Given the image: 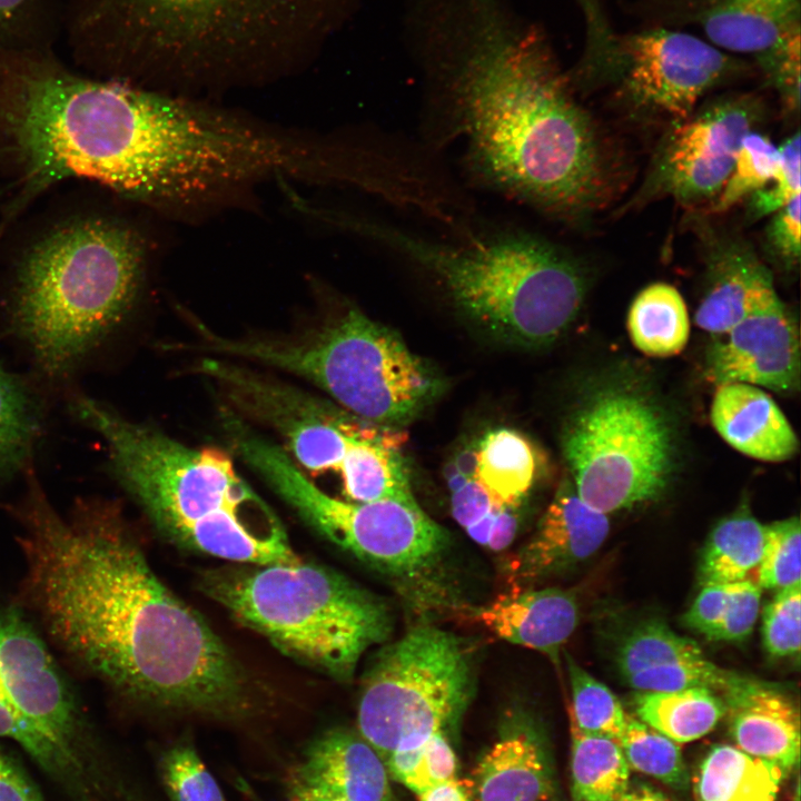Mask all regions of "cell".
Instances as JSON below:
<instances>
[{
	"label": "cell",
	"instance_id": "obj_52",
	"mask_svg": "<svg viewBox=\"0 0 801 801\" xmlns=\"http://www.w3.org/2000/svg\"><path fill=\"white\" fill-rule=\"evenodd\" d=\"M458 472L469 481H476L477 473V445L466 447L458 452L452 459Z\"/></svg>",
	"mask_w": 801,
	"mask_h": 801
},
{
	"label": "cell",
	"instance_id": "obj_28",
	"mask_svg": "<svg viewBox=\"0 0 801 801\" xmlns=\"http://www.w3.org/2000/svg\"><path fill=\"white\" fill-rule=\"evenodd\" d=\"M633 706L639 720L676 743L704 736L725 715L721 695L705 686L665 692L636 691Z\"/></svg>",
	"mask_w": 801,
	"mask_h": 801
},
{
	"label": "cell",
	"instance_id": "obj_30",
	"mask_svg": "<svg viewBox=\"0 0 801 801\" xmlns=\"http://www.w3.org/2000/svg\"><path fill=\"white\" fill-rule=\"evenodd\" d=\"M626 324L633 345L653 357L679 354L690 335L685 301L679 290L666 283L650 284L634 297Z\"/></svg>",
	"mask_w": 801,
	"mask_h": 801
},
{
	"label": "cell",
	"instance_id": "obj_22",
	"mask_svg": "<svg viewBox=\"0 0 801 801\" xmlns=\"http://www.w3.org/2000/svg\"><path fill=\"white\" fill-rule=\"evenodd\" d=\"M710 417L734 449L763 462H783L799 448L798 437L772 397L760 387L729 383L716 386Z\"/></svg>",
	"mask_w": 801,
	"mask_h": 801
},
{
	"label": "cell",
	"instance_id": "obj_53",
	"mask_svg": "<svg viewBox=\"0 0 801 801\" xmlns=\"http://www.w3.org/2000/svg\"><path fill=\"white\" fill-rule=\"evenodd\" d=\"M496 507H494L488 514L476 521L465 530L468 536L476 543L486 546L491 530L495 517Z\"/></svg>",
	"mask_w": 801,
	"mask_h": 801
},
{
	"label": "cell",
	"instance_id": "obj_37",
	"mask_svg": "<svg viewBox=\"0 0 801 801\" xmlns=\"http://www.w3.org/2000/svg\"><path fill=\"white\" fill-rule=\"evenodd\" d=\"M758 585L781 590L801 583V525L798 516L767 525V537L758 565Z\"/></svg>",
	"mask_w": 801,
	"mask_h": 801
},
{
	"label": "cell",
	"instance_id": "obj_18",
	"mask_svg": "<svg viewBox=\"0 0 801 801\" xmlns=\"http://www.w3.org/2000/svg\"><path fill=\"white\" fill-rule=\"evenodd\" d=\"M615 664L625 683L642 692L691 686L720 692L731 678V671L710 661L694 640L659 620L641 622L623 636Z\"/></svg>",
	"mask_w": 801,
	"mask_h": 801
},
{
	"label": "cell",
	"instance_id": "obj_4",
	"mask_svg": "<svg viewBox=\"0 0 801 801\" xmlns=\"http://www.w3.org/2000/svg\"><path fill=\"white\" fill-rule=\"evenodd\" d=\"M118 201L97 187L66 197L27 214L0 244L9 328L50 377L72 370L146 288L151 243Z\"/></svg>",
	"mask_w": 801,
	"mask_h": 801
},
{
	"label": "cell",
	"instance_id": "obj_3",
	"mask_svg": "<svg viewBox=\"0 0 801 801\" xmlns=\"http://www.w3.org/2000/svg\"><path fill=\"white\" fill-rule=\"evenodd\" d=\"M356 0H59L72 65L195 96L267 83L320 53Z\"/></svg>",
	"mask_w": 801,
	"mask_h": 801
},
{
	"label": "cell",
	"instance_id": "obj_5",
	"mask_svg": "<svg viewBox=\"0 0 801 801\" xmlns=\"http://www.w3.org/2000/svg\"><path fill=\"white\" fill-rule=\"evenodd\" d=\"M68 408L101 436L116 479L171 545L228 563L301 558L275 511L222 451L182 444L80 393H71Z\"/></svg>",
	"mask_w": 801,
	"mask_h": 801
},
{
	"label": "cell",
	"instance_id": "obj_27",
	"mask_svg": "<svg viewBox=\"0 0 801 801\" xmlns=\"http://www.w3.org/2000/svg\"><path fill=\"white\" fill-rule=\"evenodd\" d=\"M536 467L533 444L515 429H492L477 445L476 481L496 508L520 505L534 483Z\"/></svg>",
	"mask_w": 801,
	"mask_h": 801
},
{
	"label": "cell",
	"instance_id": "obj_33",
	"mask_svg": "<svg viewBox=\"0 0 801 801\" xmlns=\"http://www.w3.org/2000/svg\"><path fill=\"white\" fill-rule=\"evenodd\" d=\"M630 769L650 775L674 790H685L689 772L679 743L639 719L626 716L617 740Z\"/></svg>",
	"mask_w": 801,
	"mask_h": 801
},
{
	"label": "cell",
	"instance_id": "obj_29",
	"mask_svg": "<svg viewBox=\"0 0 801 801\" xmlns=\"http://www.w3.org/2000/svg\"><path fill=\"white\" fill-rule=\"evenodd\" d=\"M765 537L767 525L746 505L721 520L708 536L699 560L700 585L746 580L760 563Z\"/></svg>",
	"mask_w": 801,
	"mask_h": 801
},
{
	"label": "cell",
	"instance_id": "obj_24",
	"mask_svg": "<svg viewBox=\"0 0 801 801\" xmlns=\"http://www.w3.org/2000/svg\"><path fill=\"white\" fill-rule=\"evenodd\" d=\"M471 785L475 801H545L553 794L547 755L527 730L497 741L477 764Z\"/></svg>",
	"mask_w": 801,
	"mask_h": 801
},
{
	"label": "cell",
	"instance_id": "obj_41",
	"mask_svg": "<svg viewBox=\"0 0 801 801\" xmlns=\"http://www.w3.org/2000/svg\"><path fill=\"white\" fill-rule=\"evenodd\" d=\"M801 195V140L797 131L779 146V164L773 179L749 196L746 217L760 219L774 214Z\"/></svg>",
	"mask_w": 801,
	"mask_h": 801
},
{
	"label": "cell",
	"instance_id": "obj_48",
	"mask_svg": "<svg viewBox=\"0 0 801 801\" xmlns=\"http://www.w3.org/2000/svg\"><path fill=\"white\" fill-rule=\"evenodd\" d=\"M514 508H496L493 526L491 530L487 547L494 552H502L507 548L515 538L518 521Z\"/></svg>",
	"mask_w": 801,
	"mask_h": 801
},
{
	"label": "cell",
	"instance_id": "obj_32",
	"mask_svg": "<svg viewBox=\"0 0 801 801\" xmlns=\"http://www.w3.org/2000/svg\"><path fill=\"white\" fill-rule=\"evenodd\" d=\"M41 409L30 386L0 363V479L31 466Z\"/></svg>",
	"mask_w": 801,
	"mask_h": 801
},
{
	"label": "cell",
	"instance_id": "obj_10",
	"mask_svg": "<svg viewBox=\"0 0 801 801\" xmlns=\"http://www.w3.org/2000/svg\"><path fill=\"white\" fill-rule=\"evenodd\" d=\"M562 451L580 498L603 514L660 498L676 471V433L666 408L641 382L609 377L571 413Z\"/></svg>",
	"mask_w": 801,
	"mask_h": 801
},
{
	"label": "cell",
	"instance_id": "obj_46",
	"mask_svg": "<svg viewBox=\"0 0 801 801\" xmlns=\"http://www.w3.org/2000/svg\"><path fill=\"white\" fill-rule=\"evenodd\" d=\"M494 507L486 490L475 479L452 493V515L464 528L481 520Z\"/></svg>",
	"mask_w": 801,
	"mask_h": 801
},
{
	"label": "cell",
	"instance_id": "obj_31",
	"mask_svg": "<svg viewBox=\"0 0 801 801\" xmlns=\"http://www.w3.org/2000/svg\"><path fill=\"white\" fill-rule=\"evenodd\" d=\"M571 726V793L574 801H617L630 784V767L616 740Z\"/></svg>",
	"mask_w": 801,
	"mask_h": 801
},
{
	"label": "cell",
	"instance_id": "obj_51",
	"mask_svg": "<svg viewBox=\"0 0 801 801\" xmlns=\"http://www.w3.org/2000/svg\"><path fill=\"white\" fill-rule=\"evenodd\" d=\"M617 801H674L656 788L644 782L629 784Z\"/></svg>",
	"mask_w": 801,
	"mask_h": 801
},
{
	"label": "cell",
	"instance_id": "obj_42",
	"mask_svg": "<svg viewBox=\"0 0 801 801\" xmlns=\"http://www.w3.org/2000/svg\"><path fill=\"white\" fill-rule=\"evenodd\" d=\"M761 590L756 582L749 578L735 582L720 621L706 637L722 642L745 640L759 615Z\"/></svg>",
	"mask_w": 801,
	"mask_h": 801
},
{
	"label": "cell",
	"instance_id": "obj_44",
	"mask_svg": "<svg viewBox=\"0 0 801 801\" xmlns=\"http://www.w3.org/2000/svg\"><path fill=\"white\" fill-rule=\"evenodd\" d=\"M800 196L774 212L765 228L764 245L768 254L781 268L798 267L801 256Z\"/></svg>",
	"mask_w": 801,
	"mask_h": 801
},
{
	"label": "cell",
	"instance_id": "obj_7",
	"mask_svg": "<svg viewBox=\"0 0 801 801\" xmlns=\"http://www.w3.org/2000/svg\"><path fill=\"white\" fill-rule=\"evenodd\" d=\"M197 586L284 655L343 683L393 627L382 597L314 561L228 563L200 572Z\"/></svg>",
	"mask_w": 801,
	"mask_h": 801
},
{
	"label": "cell",
	"instance_id": "obj_45",
	"mask_svg": "<svg viewBox=\"0 0 801 801\" xmlns=\"http://www.w3.org/2000/svg\"><path fill=\"white\" fill-rule=\"evenodd\" d=\"M734 583L710 584L701 591L684 614V623L705 637L720 621Z\"/></svg>",
	"mask_w": 801,
	"mask_h": 801
},
{
	"label": "cell",
	"instance_id": "obj_12",
	"mask_svg": "<svg viewBox=\"0 0 801 801\" xmlns=\"http://www.w3.org/2000/svg\"><path fill=\"white\" fill-rule=\"evenodd\" d=\"M79 725L76 694L40 634L18 609L0 610V738L60 771Z\"/></svg>",
	"mask_w": 801,
	"mask_h": 801
},
{
	"label": "cell",
	"instance_id": "obj_21",
	"mask_svg": "<svg viewBox=\"0 0 801 801\" xmlns=\"http://www.w3.org/2000/svg\"><path fill=\"white\" fill-rule=\"evenodd\" d=\"M468 613L497 637L537 651L555 665L580 617L575 594L557 587L513 590Z\"/></svg>",
	"mask_w": 801,
	"mask_h": 801
},
{
	"label": "cell",
	"instance_id": "obj_20",
	"mask_svg": "<svg viewBox=\"0 0 801 801\" xmlns=\"http://www.w3.org/2000/svg\"><path fill=\"white\" fill-rule=\"evenodd\" d=\"M720 695L735 746L789 772L800 750V715L790 696L740 674Z\"/></svg>",
	"mask_w": 801,
	"mask_h": 801
},
{
	"label": "cell",
	"instance_id": "obj_15",
	"mask_svg": "<svg viewBox=\"0 0 801 801\" xmlns=\"http://www.w3.org/2000/svg\"><path fill=\"white\" fill-rule=\"evenodd\" d=\"M720 336L705 355L710 382L716 386L742 383L780 393L799 389V332L779 297Z\"/></svg>",
	"mask_w": 801,
	"mask_h": 801
},
{
	"label": "cell",
	"instance_id": "obj_34",
	"mask_svg": "<svg viewBox=\"0 0 801 801\" xmlns=\"http://www.w3.org/2000/svg\"><path fill=\"white\" fill-rule=\"evenodd\" d=\"M572 693L570 720L589 734L619 740L626 716L620 700L602 682L585 671L567 652H564Z\"/></svg>",
	"mask_w": 801,
	"mask_h": 801
},
{
	"label": "cell",
	"instance_id": "obj_36",
	"mask_svg": "<svg viewBox=\"0 0 801 801\" xmlns=\"http://www.w3.org/2000/svg\"><path fill=\"white\" fill-rule=\"evenodd\" d=\"M59 38L58 0H0V50L55 48Z\"/></svg>",
	"mask_w": 801,
	"mask_h": 801
},
{
	"label": "cell",
	"instance_id": "obj_14",
	"mask_svg": "<svg viewBox=\"0 0 801 801\" xmlns=\"http://www.w3.org/2000/svg\"><path fill=\"white\" fill-rule=\"evenodd\" d=\"M763 107L751 93L706 102L661 140L637 204L670 197L683 205L714 199L728 180L742 138L755 130Z\"/></svg>",
	"mask_w": 801,
	"mask_h": 801
},
{
	"label": "cell",
	"instance_id": "obj_25",
	"mask_svg": "<svg viewBox=\"0 0 801 801\" xmlns=\"http://www.w3.org/2000/svg\"><path fill=\"white\" fill-rule=\"evenodd\" d=\"M399 435L372 426L354 442L338 474L352 502L394 501L419 507L409 485L406 464L397 451Z\"/></svg>",
	"mask_w": 801,
	"mask_h": 801
},
{
	"label": "cell",
	"instance_id": "obj_11",
	"mask_svg": "<svg viewBox=\"0 0 801 801\" xmlns=\"http://www.w3.org/2000/svg\"><path fill=\"white\" fill-rule=\"evenodd\" d=\"M474 685L471 643L418 623L372 656L360 682L357 732L383 760L419 746L457 720Z\"/></svg>",
	"mask_w": 801,
	"mask_h": 801
},
{
	"label": "cell",
	"instance_id": "obj_16",
	"mask_svg": "<svg viewBox=\"0 0 801 801\" xmlns=\"http://www.w3.org/2000/svg\"><path fill=\"white\" fill-rule=\"evenodd\" d=\"M651 20L692 24L709 43L733 55L751 57L801 28L800 0H635Z\"/></svg>",
	"mask_w": 801,
	"mask_h": 801
},
{
	"label": "cell",
	"instance_id": "obj_35",
	"mask_svg": "<svg viewBox=\"0 0 801 801\" xmlns=\"http://www.w3.org/2000/svg\"><path fill=\"white\" fill-rule=\"evenodd\" d=\"M779 164V147L771 139L751 130L741 140L731 174L710 212H722L762 189L774 177Z\"/></svg>",
	"mask_w": 801,
	"mask_h": 801
},
{
	"label": "cell",
	"instance_id": "obj_13",
	"mask_svg": "<svg viewBox=\"0 0 801 801\" xmlns=\"http://www.w3.org/2000/svg\"><path fill=\"white\" fill-rule=\"evenodd\" d=\"M620 67L611 83L633 110L688 118L712 89L739 80L752 67L692 33L654 27L620 36Z\"/></svg>",
	"mask_w": 801,
	"mask_h": 801
},
{
	"label": "cell",
	"instance_id": "obj_43",
	"mask_svg": "<svg viewBox=\"0 0 801 801\" xmlns=\"http://www.w3.org/2000/svg\"><path fill=\"white\" fill-rule=\"evenodd\" d=\"M456 771V755L444 732L439 731L418 746L414 768L402 783L419 794L438 783L455 779Z\"/></svg>",
	"mask_w": 801,
	"mask_h": 801
},
{
	"label": "cell",
	"instance_id": "obj_19",
	"mask_svg": "<svg viewBox=\"0 0 801 801\" xmlns=\"http://www.w3.org/2000/svg\"><path fill=\"white\" fill-rule=\"evenodd\" d=\"M708 240L706 287L694 319L701 329L720 336L779 296L770 270L746 243Z\"/></svg>",
	"mask_w": 801,
	"mask_h": 801
},
{
	"label": "cell",
	"instance_id": "obj_40",
	"mask_svg": "<svg viewBox=\"0 0 801 801\" xmlns=\"http://www.w3.org/2000/svg\"><path fill=\"white\" fill-rule=\"evenodd\" d=\"M752 58L765 82L779 95L784 108L789 111H798L801 80V28L787 33Z\"/></svg>",
	"mask_w": 801,
	"mask_h": 801
},
{
	"label": "cell",
	"instance_id": "obj_2",
	"mask_svg": "<svg viewBox=\"0 0 801 801\" xmlns=\"http://www.w3.org/2000/svg\"><path fill=\"white\" fill-rule=\"evenodd\" d=\"M449 89L472 165L492 186L575 221L610 190L604 144L542 37L472 0Z\"/></svg>",
	"mask_w": 801,
	"mask_h": 801
},
{
	"label": "cell",
	"instance_id": "obj_1",
	"mask_svg": "<svg viewBox=\"0 0 801 801\" xmlns=\"http://www.w3.org/2000/svg\"><path fill=\"white\" fill-rule=\"evenodd\" d=\"M7 506L18 525L22 595L47 635L85 671L135 703L214 718L254 705L239 659L151 568L116 503L78 498L60 513L33 467Z\"/></svg>",
	"mask_w": 801,
	"mask_h": 801
},
{
	"label": "cell",
	"instance_id": "obj_47",
	"mask_svg": "<svg viewBox=\"0 0 801 801\" xmlns=\"http://www.w3.org/2000/svg\"><path fill=\"white\" fill-rule=\"evenodd\" d=\"M0 801H42L32 784L1 749Z\"/></svg>",
	"mask_w": 801,
	"mask_h": 801
},
{
	"label": "cell",
	"instance_id": "obj_38",
	"mask_svg": "<svg viewBox=\"0 0 801 801\" xmlns=\"http://www.w3.org/2000/svg\"><path fill=\"white\" fill-rule=\"evenodd\" d=\"M160 773L170 801H226L217 781L187 742L165 752Z\"/></svg>",
	"mask_w": 801,
	"mask_h": 801
},
{
	"label": "cell",
	"instance_id": "obj_50",
	"mask_svg": "<svg viewBox=\"0 0 801 801\" xmlns=\"http://www.w3.org/2000/svg\"><path fill=\"white\" fill-rule=\"evenodd\" d=\"M294 801H349L343 795L322 785L307 783L294 778Z\"/></svg>",
	"mask_w": 801,
	"mask_h": 801
},
{
	"label": "cell",
	"instance_id": "obj_26",
	"mask_svg": "<svg viewBox=\"0 0 801 801\" xmlns=\"http://www.w3.org/2000/svg\"><path fill=\"white\" fill-rule=\"evenodd\" d=\"M785 772L735 745H713L700 764L698 801H775Z\"/></svg>",
	"mask_w": 801,
	"mask_h": 801
},
{
	"label": "cell",
	"instance_id": "obj_9",
	"mask_svg": "<svg viewBox=\"0 0 801 801\" xmlns=\"http://www.w3.org/2000/svg\"><path fill=\"white\" fill-rule=\"evenodd\" d=\"M200 329L205 343L188 349L293 374L372 424L408 423L434 400L442 386L435 370L395 332L357 308L295 338H226Z\"/></svg>",
	"mask_w": 801,
	"mask_h": 801
},
{
	"label": "cell",
	"instance_id": "obj_54",
	"mask_svg": "<svg viewBox=\"0 0 801 801\" xmlns=\"http://www.w3.org/2000/svg\"><path fill=\"white\" fill-rule=\"evenodd\" d=\"M7 189L3 185L0 186V204L2 202L3 198L6 197Z\"/></svg>",
	"mask_w": 801,
	"mask_h": 801
},
{
	"label": "cell",
	"instance_id": "obj_8",
	"mask_svg": "<svg viewBox=\"0 0 801 801\" xmlns=\"http://www.w3.org/2000/svg\"><path fill=\"white\" fill-rule=\"evenodd\" d=\"M234 454L319 536L379 573L419 611L461 610L445 583L447 531L421 507L352 502L314 484L286 451L238 416L224 419Z\"/></svg>",
	"mask_w": 801,
	"mask_h": 801
},
{
	"label": "cell",
	"instance_id": "obj_17",
	"mask_svg": "<svg viewBox=\"0 0 801 801\" xmlns=\"http://www.w3.org/2000/svg\"><path fill=\"white\" fill-rule=\"evenodd\" d=\"M609 531V516L586 505L571 478H564L536 530L510 561L515 590L589 560L603 545Z\"/></svg>",
	"mask_w": 801,
	"mask_h": 801
},
{
	"label": "cell",
	"instance_id": "obj_6",
	"mask_svg": "<svg viewBox=\"0 0 801 801\" xmlns=\"http://www.w3.org/2000/svg\"><path fill=\"white\" fill-rule=\"evenodd\" d=\"M359 231L429 273L464 316L514 344L555 340L576 318L587 291L583 261L533 234L444 243L368 220Z\"/></svg>",
	"mask_w": 801,
	"mask_h": 801
},
{
	"label": "cell",
	"instance_id": "obj_49",
	"mask_svg": "<svg viewBox=\"0 0 801 801\" xmlns=\"http://www.w3.org/2000/svg\"><path fill=\"white\" fill-rule=\"evenodd\" d=\"M419 801H473L467 784L455 779L438 783L417 794Z\"/></svg>",
	"mask_w": 801,
	"mask_h": 801
},
{
	"label": "cell",
	"instance_id": "obj_23",
	"mask_svg": "<svg viewBox=\"0 0 801 801\" xmlns=\"http://www.w3.org/2000/svg\"><path fill=\"white\" fill-rule=\"evenodd\" d=\"M384 760L358 733L336 728L307 746L296 779L349 801H394Z\"/></svg>",
	"mask_w": 801,
	"mask_h": 801
},
{
	"label": "cell",
	"instance_id": "obj_39",
	"mask_svg": "<svg viewBox=\"0 0 801 801\" xmlns=\"http://www.w3.org/2000/svg\"><path fill=\"white\" fill-rule=\"evenodd\" d=\"M762 641L773 657H794L801 646V583L778 590L762 616Z\"/></svg>",
	"mask_w": 801,
	"mask_h": 801
}]
</instances>
